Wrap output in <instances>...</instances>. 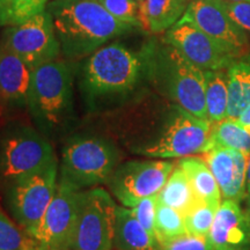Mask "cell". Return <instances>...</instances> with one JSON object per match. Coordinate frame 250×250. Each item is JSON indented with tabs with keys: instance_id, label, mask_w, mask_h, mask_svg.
Masks as SVG:
<instances>
[{
	"instance_id": "d4e9b609",
	"label": "cell",
	"mask_w": 250,
	"mask_h": 250,
	"mask_svg": "<svg viewBox=\"0 0 250 250\" xmlns=\"http://www.w3.org/2000/svg\"><path fill=\"white\" fill-rule=\"evenodd\" d=\"M50 0H0V27L22 24L46 9Z\"/></svg>"
},
{
	"instance_id": "d6986e66",
	"label": "cell",
	"mask_w": 250,
	"mask_h": 250,
	"mask_svg": "<svg viewBox=\"0 0 250 250\" xmlns=\"http://www.w3.org/2000/svg\"><path fill=\"white\" fill-rule=\"evenodd\" d=\"M155 236L134 217L130 208H116L114 229V248L116 250H151L158 248Z\"/></svg>"
},
{
	"instance_id": "5b68a950",
	"label": "cell",
	"mask_w": 250,
	"mask_h": 250,
	"mask_svg": "<svg viewBox=\"0 0 250 250\" xmlns=\"http://www.w3.org/2000/svg\"><path fill=\"white\" fill-rule=\"evenodd\" d=\"M210 138L211 122L176 104L155 134L134 142L131 149L147 158L181 159L210 151Z\"/></svg>"
},
{
	"instance_id": "7402d4cb",
	"label": "cell",
	"mask_w": 250,
	"mask_h": 250,
	"mask_svg": "<svg viewBox=\"0 0 250 250\" xmlns=\"http://www.w3.org/2000/svg\"><path fill=\"white\" fill-rule=\"evenodd\" d=\"M187 175L179 165L174 168L164 188L158 193V202L175 208L183 215L198 202Z\"/></svg>"
},
{
	"instance_id": "6da1fadb",
	"label": "cell",
	"mask_w": 250,
	"mask_h": 250,
	"mask_svg": "<svg viewBox=\"0 0 250 250\" xmlns=\"http://www.w3.org/2000/svg\"><path fill=\"white\" fill-rule=\"evenodd\" d=\"M51 15L62 54L68 59L92 55L134 28L115 19L99 0H50Z\"/></svg>"
},
{
	"instance_id": "ba28073f",
	"label": "cell",
	"mask_w": 250,
	"mask_h": 250,
	"mask_svg": "<svg viewBox=\"0 0 250 250\" xmlns=\"http://www.w3.org/2000/svg\"><path fill=\"white\" fill-rule=\"evenodd\" d=\"M117 204L102 188L80 191L76 228L68 250H112Z\"/></svg>"
},
{
	"instance_id": "ab89813d",
	"label": "cell",
	"mask_w": 250,
	"mask_h": 250,
	"mask_svg": "<svg viewBox=\"0 0 250 250\" xmlns=\"http://www.w3.org/2000/svg\"><path fill=\"white\" fill-rule=\"evenodd\" d=\"M40 250H43V249H40Z\"/></svg>"
},
{
	"instance_id": "f546056e",
	"label": "cell",
	"mask_w": 250,
	"mask_h": 250,
	"mask_svg": "<svg viewBox=\"0 0 250 250\" xmlns=\"http://www.w3.org/2000/svg\"><path fill=\"white\" fill-rule=\"evenodd\" d=\"M161 250H214L208 236L186 233L159 245Z\"/></svg>"
},
{
	"instance_id": "30bf717a",
	"label": "cell",
	"mask_w": 250,
	"mask_h": 250,
	"mask_svg": "<svg viewBox=\"0 0 250 250\" xmlns=\"http://www.w3.org/2000/svg\"><path fill=\"white\" fill-rule=\"evenodd\" d=\"M0 44L18 55L31 70L56 61L62 54L48 9L19 26L6 27Z\"/></svg>"
},
{
	"instance_id": "9a60e30c",
	"label": "cell",
	"mask_w": 250,
	"mask_h": 250,
	"mask_svg": "<svg viewBox=\"0 0 250 250\" xmlns=\"http://www.w3.org/2000/svg\"><path fill=\"white\" fill-rule=\"evenodd\" d=\"M203 159L217 181L223 199L241 202L246 197L248 155L233 148L215 146L205 152Z\"/></svg>"
},
{
	"instance_id": "83f0119b",
	"label": "cell",
	"mask_w": 250,
	"mask_h": 250,
	"mask_svg": "<svg viewBox=\"0 0 250 250\" xmlns=\"http://www.w3.org/2000/svg\"><path fill=\"white\" fill-rule=\"evenodd\" d=\"M220 205L198 201L184 214L187 232L198 236H208L215 213Z\"/></svg>"
},
{
	"instance_id": "d6a6232c",
	"label": "cell",
	"mask_w": 250,
	"mask_h": 250,
	"mask_svg": "<svg viewBox=\"0 0 250 250\" xmlns=\"http://www.w3.org/2000/svg\"><path fill=\"white\" fill-rule=\"evenodd\" d=\"M236 121L239 122V123L241 124L243 127L250 130V104L245 109V111L242 112L241 116L237 118Z\"/></svg>"
},
{
	"instance_id": "4316f807",
	"label": "cell",
	"mask_w": 250,
	"mask_h": 250,
	"mask_svg": "<svg viewBox=\"0 0 250 250\" xmlns=\"http://www.w3.org/2000/svg\"><path fill=\"white\" fill-rule=\"evenodd\" d=\"M188 233L184 215L173 208L158 202L155 215V239L160 243Z\"/></svg>"
},
{
	"instance_id": "7a4b0ae2",
	"label": "cell",
	"mask_w": 250,
	"mask_h": 250,
	"mask_svg": "<svg viewBox=\"0 0 250 250\" xmlns=\"http://www.w3.org/2000/svg\"><path fill=\"white\" fill-rule=\"evenodd\" d=\"M139 55L144 74L162 95L190 114L208 120L204 71L164 41L149 43Z\"/></svg>"
},
{
	"instance_id": "603a6c76",
	"label": "cell",
	"mask_w": 250,
	"mask_h": 250,
	"mask_svg": "<svg viewBox=\"0 0 250 250\" xmlns=\"http://www.w3.org/2000/svg\"><path fill=\"white\" fill-rule=\"evenodd\" d=\"M205 74V104L208 120L223 121L227 117L228 83L226 70L204 71Z\"/></svg>"
},
{
	"instance_id": "74e56055",
	"label": "cell",
	"mask_w": 250,
	"mask_h": 250,
	"mask_svg": "<svg viewBox=\"0 0 250 250\" xmlns=\"http://www.w3.org/2000/svg\"><path fill=\"white\" fill-rule=\"evenodd\" d=\"M226 1H245V0H226Z\"/></svg>"
},
{
	"instance_id": "277c9868",
	"label": "cell",
	"mask_w": 250,
	"mask_h": 250,
	"mask_svg": "<svg viewBox=\"0 0 250 250\" xmlns=\"http://www.w3.org/2000/svg\"><path fill=\"white\" fill-rule=\"evenodd\" d=\"M144 74L139 54L114 42L89 55L81 72V89L88 100L125 96Z\"/></svg>"
},
{
	"instance_id": "3957f363",
	"label": "cell",
	"mask_w": 250,
	"mask_h": 250,
	"mask_svg": "<svg viewBox=\"0 0 250 250\" xmlns=\"http://www.w3.org/2000/svg\"><path fill=\"white\" fill-rule=\"evenodd\" d=\"M74 71L70 62L56 59L31 70L27 107L39 130L52 137L72 114Z\"/></svg>"
},
{
	"instance_id": "f1b7e54d",
	"label": "cell",
	"mask_w": 250,
	"mask_h": 250,
	"mask_svg": "<svg viewBox=\"0 0 250 250\" xmlns=\"http://www.w3.org/2000/svg\"><path fill=\"white\" fill-rule=\"evenodd\" d=\"M116 20L130 24L133 28H142L139 20L138 0H99Z\"/></svg>"
},
{
	"instance_id": "4dcf8cb0",
	"label": "cell",
	"mask_w": 250,
	"mask_h": 250,
	"mask_svg": "<svg viewBox=\"0 0 250 250\" xmlns=\"http://www.w3.org/2000/svg\"><path fill=\"white\" fill-rule=\"evenodd\" d=\"M158 208V195L146 197L130 208L132 210L137 220L148 230L152 235L155 236V215Z\"/></svg>"
},
{
	"instance_id": "ffe728a7",
	"label": "cell",
	"mask_w": 250,
	"mask_h": 250,
	"mask_svg": "<svg viewBox=\"0 0 250 250\" xmlns=\"http://www.w3.org/2000/svg\"><path fill=\"white\" fill-rule=\"evenodd\" d=\"M179 166L187 175L193 193L199 201L220 205L223 202L220 189L213 174L203 158L189 155L181 158Z\"/></svg>"
},
{
	"instance_id": "e575fe53",
	"label": "cell",
	"mask_w": 250,
	"mask_h": 250,
	"mask_svg": "<svg viewBox=\"0 0 250 250\" xmlns=\"http://www.w3.org/2000/svg\"><path fill=\"white\" fill-rule=\"evenodd\" d=\"M246 197H247V208L245 210L247 217L249 219V223H250V191L246 192Z\"/></svg>"
},
{
	"instance_id": "cb8c5ba5",
	"label": "cell",
	"mask_w": 250,
	"mask_h": 250,
	"mask_svg": "<svg viewBox=\"0 0 250 250\" xmlns=\"http://www.w3.org/2000/svg\"><path fill=\"white\" fill-rule=\"evenodd\" d=\"M211 148L215 146L241 151L250 154V130L230 118L211 123Z\"/></svg>"
},
{
	"instance_id": "f35d334b",
	"label": "cell",
	"mask_w": 250,
	"mask_h": 250,
	"mask_svg": "<svg viewBox=\"0 0 250 250\" xmlns=\"http://www.w3.org/2000/svg\"><path fill=\"white\" fill-rule=\"evenodd\" d=\"M151 250H161V249L158 247V248H154V249H151Z\"/></svg>"
},
{
	"instance_id": "ac0fdd59",
	"label": "cell",
	"mask_w": 250,
	"mask_h": 250,
	"mask_svg": "<svg viewBox=\"0 0 250 250\" xmlns=\"http://www.w3.org/2000/svg\"><path fill=\"white\" fill-rule=\"evenodd\" d=\"M142 29L151 34L166 33L186 13L188 0H138Z\"/></svg>"
},
{
	"instance_id": "44dd1931",
	"label": "cell",
	"mask_w": 250,
	"mask_h": 250,
	"mask_svg": "<svg viewBox=\"0 0 250 250\" xmlns=\"http://www.w3.org/2000/svg\"><path fill=\"white\" fill-rule=\"evenodd\" d=\"M228 83L227 118L237 120L250 104V62L236 59L226 68Z\"/></svg>"
},
{
	"instance_id": "e0dca14e",
	"label": "cell",
	"mask_w": 250,
	"mask_h": 250,
	"mask_svg": "<svg viewBox=\"0 0 250 250\" xmlns=\"http://www.w3.org/2000/svg\"><path fill=\"white\" fill-rule=\"evenodd\" d=\"M31 68L0 44V98L17 107L27 105Z\"/></svg>"
},
{
	"instance_id": "52a82bcc",
	"label": "cell",
	"mask_w": 250,
	"mask_h": 250,
	"mask_svg": "<svg viewBox=\"0 0 250 250\" xmlns=\"http://www.w3.org/2000/svg\"><path fill=\"white\" fill-rule=\"evenodd\" d=\"M56 161L48 137L30 126H15L0 140V176L8 184L39 173Z\"/></svg>"
},
{
	"instance_id": "484cf974",
	"label": "cell",
	"mask_w": 250,
	"mask_h": 250,
	"mask_svg": "<svg viewBox=\"0 0 250 250\" xmlns=\"http://www.w3.org/2000/svg\"><path fill=\"white\" fill-rule=\"evenodd\" d=\"M0 250H40V243L0 208Z\"/></svg>"
},
{
	"instance_id": "1f68e13d",
	"label": "cell",
	"mask_w": 250,
	"mask_h": 250,
	"mask_svg": "<svg viewBox=\"0 0 250 250\" xmlns=\"http://www.w3.org/2000/svg\"><path fill=\"white\" fill-rule=\"evenodd\" d=\"M225 1V6L232 20L250 37V0Z\"/></svg>"
},
{
	"instance_id": "836d02e7",
	"label": "cell",
	"mask_w": 250,
	"mask_h": 250,
	"mask_svg": "<svg viewBox=\"0 0 250 250\" xmlns=\"http://www.w3.org/2000/svg\"><path fill=\"white\" fill-rule=\"evenodd\" d=\"M250 191V154L247 161V171H246V192Z\"/></svg>"
},
{
	"instance_id": "5bb4252c",
	"label": "cell",
	"mask_w": 250,
	"mask_h": 250,
	"mask_svg": "<svg viewBox=\"0 0 250 250\" xmlns=\"http://www.w3.org/2000/svg\"><path fill=\"white\" fill-rule=\"evenodd\" d=\"M182 19L217 40L237 58L248 48L249 37L232 20L224 0H192Z\"/></svg>"
},
{
	"instance_id": "4fadbf2b",
	"label": "cell",
	"mask_w": 250,
	"mask_h": 250,
	"mask_svg": "<svg viewBox=\"0 0 250 250\" xmlns=\"http://www.w3.org/2000/svg\"><path fill=\"white\" fill-rule=\"evenodd\" d=\"M81 190L59 177L36 240L40 249L68 250L76 228Z\"/></svg>"
},
{
	"instance_id": "8d00e7d4",
	"label": "cell",
	"mask_w": 250,
	"mask_h": 250,
	"mask_svg": "<svg viewBox=\"0 0 250 250\" xmlns=\"http://www.w3.org/2000/svg\"><path fill=\"white\" fill-rule=\"evenodd\" d=\"M243 58L247 59V61H248V62H250V54H249V55H247L246 57H243Z\"/></svg>"
},
{
	"instance_id": "8992f818",
	"label": "cell",
	"mask_w": 250,
	"mask_h": 250,
	"mask_svg": "<svg viewBox=\"0 0 250 250\" xmlns=\"http://www.w3.org/2000/svg\"><path fill=\"white\" fill-rule=\"evenodd\" d=\"M114 143L100 136H76L62 149L61 179L81 190L105 183L120 165Z\"/></svg>"
},
{
	"instance_id": "8fae6325",
	"label": "cell",
	"mask_w": 250,
	"mask_h": 250,
	"mask_svg": "<svg viewBox=\"0 0 250 250\" xmlns=\"http://www.w3.org/2000/svg\"><path fill=\"white\" fill-rule=\"evenodd\" d=\"M174 168L171 161H126L117 166L105 184L121 205L132 208L146 197L158 195Z\"/></svg>"
},
{
	"instance_id": "9c48e42d",
	"label": "cell",
	"mask_w": 250,
	"mask_h": 250,
	"mask_svg": "<svg viewBox=\"0 0 250 250\" xmlns=\"http://www.w3.org/2000/svg\"><path fill=\"white\" fill-rule=\"evenodd\" d=\"M58 182L57 161L39 173L9 184L7 199L14 218L26 232L36 239L46 208Z\"/></svg>"
},
{
	"instance_id": "7c38bea8",
	"label": "cell",
	"mask_w": 250,
	"mask_h": 250,
	"mask_svg": "<svg viewBox=\"0 0 250 250\" xmlns=\"http://www.w3.org/2000/svg\"><path fill=\"white\" fill-rule=\"evenodd\" d=\"M162 41L176 48L203 71L226 70L237 59L226 46L182 18L166 31Z\"/></svg>"
},
{
	"instance_id": "2e32d148",
	"label": "cell",
	"mask_w": 250,
	"mask_h": 250,
	"mask_svg": "<svg viewBox=\"0 0 250 250\" xmlns=\"http://www.w3.org/2000/svg\"><path fill=\"white\" fill-rule=\"evenodd\" d=\"M208 239L214 250L250 247V223L240 203L224 199L215 213Z\"/></svg>"
},
{
	"instance_id": "d590c367",
	"label": "cell",
	"mask_w": 250,
	"mask_h": 250,
	"mask_svg": "<svg viewBox=\"0 0 250 250\" xmlns=\"http://www.w3.org/2000/svg\"><path fill=\"white\" fill-rule=\"evenodd\" d=\"M233 250H250V247H246V248H239V249H233Z\"/></svg>"
}]
</instances>
